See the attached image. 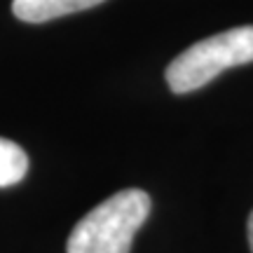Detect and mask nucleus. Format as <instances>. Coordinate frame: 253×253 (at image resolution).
I'll return each instance as SVG.
<instances>
[{"mask_svg": "<svg viewBox=\"0 0 253 253\" xmlns=\"http://www.w3.org/2000/svg\"><path fill=\"white\" fill-rule=\"evenodd\" d=\"M150 197L126 188L91 209L78 220L66 242L68 253H129L134 235L150 216Z\"/></svg>", "mask_w": 253, "mask_h": 253, "instance_id": "obj_1", "label": "nucleus"}, {"mask_svg": "<svg viewBox=\"0 0 253 253\" xmlns=\"http://www.w3.org/2000/svg\"><path fill=\"white\" fill-rule=\"evenodd\" d=\"M253 61V26H237L195 42L167 68L173 94H188L218 78L223 71Z\"/></svg>", "mask_w": 253, "mask_h": 253, "instance_id": "obj_2", "label": "nucleus"}, {"mask_svg": "<svg viewBox=\"0 0 253 253\" xmlns=\"http://www.w3.org/2000/svg\"><path fill=\"white\" fill-rule=\"evenodd\" d=\"M103 0H12L14 17L28 24H42L73 12H82L101 5Z\"/></svg>", "mask_w": 253, "mask_h": 253, "instance_id": "obj_3", "label": "nucleus"}, {"mask_svg": "<svg viewBox=\"0 0 253 253\" xmlns=\"http://www.w3.org/2000/svg\"><path fill=\"white\" fill-rule=\"evenodd\" d=\"M28 171V155L14 141L0 138V188L17 185Z\"/></svg>", "mask_w": 253, "mask_h": 253, "instance_id": "obj_4", "label": "nucleus"}, {"mask_svg": "<svg viewBox=\"0 0 253 253\" xmlns=\"http://www.w3.org/2000/svg\"><path fill=\"white\" fill-rule=\"evenodd\" d=\"M249 246H251V253H253V211L249 216Z\"/></svg>", "mask_w": 253, "mask_h": 253, "instance_id": "obj_5", "label": "nucleus"}]
</instances>
